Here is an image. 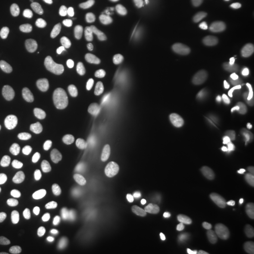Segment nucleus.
<instances>
[{
  "label": "nucleus",
  "mask_w": 254,
  "mask_h": 254,
  "mask_svg": "<svg viewBox=\"0 0 254 254\" xmlns=\"http://www.w3.org/2000/svg\"><path fill=\"white\" fill-rule=\"evenodd\" d=\"M106 198L109 211L115 218H129L136 211V193L131 183L124 176H115L109 182Z\"/></svg>",
  "instance_id": "f257e3e1"
},
{
  "label": "nucleus",
  "mask_w": 254,
  "mask_h": 254,
  "mask_svg": "<svg viewBox=\"0 0 254 254\" xmlns=\"http://www.w3.org/2000/svg\"><path fill=\"white\" fill-rule=\"evenodd\" d=\"M89 130L95 140L113 150L123 149L128 142L127 131L110 126L101 112H95L91 115Z\"/></svg>",
  "instance_id": "f03ea898"
},
{
  "label": "nucleus",
  "mask_w": 254,
  "mask_h": 254,
  "mask_svg": "<svg viewBox=\"0 0 254 254\" xmlns=\"http://www.w3.org/2000/svg\"><path fill=\"white\" fill-rule=\"evenodd\" d=\"M4 188L11 200H25L29 193V183L23 173L18 171H9L5 176Z\"/></svg>",
  "instance_id": "7ed1b4c3"
},
{
  "label": "nucleus",
  "mask_w": 254,
  "mask_h": 254,
  "mask_svg": "<svg viewBox=\"0 0 254 254\" xmlns=\"http://www.w3.org/2000/svg\"><path fill=\"white\" fill-rule=\"evenodd\" d=\"M35 243V236L30 231L18 230L9 238V252L11 254H31Z\"/></svg>",
  "instance_id": "20e7f679"
},
{
  "label": "nucleus",
  "mask_w": 254,
  "mask_h": 254,
  "mask_svg": "<svg viewBox=\"0 0 254 254\" xmlns=\"http://www.w3.org/2000/svg\"><path fill=\"white\" fill-rule=\"evenodd\" d=\"M50 91L55 102L62 106L70 104L75 94L73 82L64 77L53 79L50 84Z\"/></svg>",
  "instance_id": "39448f33"
},
{
  "label": "nucleus",
  "mask_w": 254,
  "mask_h": 254,
  "mask_svg": "<svg viewBox=\"0 0 254 254\" xmlns=\"http://www.w3.org/2000/svg\"><path fill=\"white\" fill-rule=\"evenodd\" d=\"M73 170L76 177L86 184H91L95 181L98 175V167L96 160L91 156L76 159L73 162Z\"/></svg>",
  "instance_id": "423d86ee"
},
{
  "label": "nucleus",
  "mask_w": 254,
  "mask_h": 254,
  "mask_svg": "<svg viewBox=\"0 0 254 254\" xmlns=\"http://www.w3.org/2000/svg\"><path fill=\"white\" fill-rule=\"evenodd\" d=\"M45 191L49 200L56 204H64L68 200L67 191L55 175H48L45 180Z\"/></svg>",
  "instance_id": "0eeeda50"
},
{
  "label": "nucleus",
  "mask_w": 254,
  "mask_h": 254,
  "mask_svg": "<svg viewBox=\"0 0 254 254\" xmlns=\"http://www.w3.org/2000/svg\"><path fill=\"white\" fill-rule=\"evenodd\" d=\"M200 211L194 206H185L180 209L176 216V223L179 227L188 232H193L200 224Z\"/></svg>",
  "instance_id": "6e6552de"
},
{
  "label": "nucleus",
  "mask_w": 254,
  "mask_h": 254,
  "mask_svg": "<svg viewBox=\"0 0 254 254\" xmlns=\"http://www.w3.org/2000/svg\"><path fill=\"white\" fill-rule=\"evenodd\" d=\"M180 55H181L182 59L186 64V66L190 67V69L194 71L197 78L200 81H210V80L213 79L214 75H213L212 71L209 69L208 66H206L203 63H201L199 60H197L189 51H183L180 53Z\"/></svg>",
  "instance_id": "1a4fd4ad"
},
{
  "label": "nucleus",
  "mask_w": 254,
  "mask_h": 254,
  "mask_svg": "<svg viewBox=\"0 0 254 254\" xmlns=\"http://www.w3.org/2000/svg\"><path fill=\"white\" fill-rule=\"evenodd\" d=\"M170 115L173 123L179 127L198 128L201 124L200 119L193 114L190 110L181 107H174L171 110Z\"/></svg>",
  "instance_id": "9d476101"
},
{
  "label": "nucleus",
  "mask_w": 254,
  "mask_h": 254,
  "mask_svg": "<svg viewBox=\"0 0 254 254\" xmlns=\"http://www.w3.org/2000/svg\"><path fill=\"white\" fill-rule=\"evenodd\" d=\"M0 135L9 145L21 146L25 142L22 131L8 121L0 122Z\"/></svg>",
  "instance_id": "9b49d317"
},
{
  "label": "nucleus",
  "mask_w": 254,
  "mask_h": 254,
  "mask_svg": "<svg viewBox=\"0 0 254 254\" xmlns=\"http://www.w3.org/2000/svg\"><path fill=\"white\" fill-rule=\"evenodd\" d=\"M62 13L67 22L78 29H84L87 27V19L85 18L81 9L75 5L66 4L62 9Z\"/></svg>",
  "instance_id": "f8f14e48"
},
{
  "label": "nucleus",
  "mask_w": 254,
  "mask_h": 254,
  "mask_svg": "<svg viewBox=\"0 0 254 254\" xmlns=\"http://www.w3.org/2000/svg\"><path fill=\"white\" fill-rule=\"evenodd\" d=\"M123 59V49L121 46H117L111 49L106 57L101 67V73L104 76H109L118 69Z\"/></svg>",
  "instance_id": "ddd939ff"
},
{
  "label": "nucleus",
  "mask_w": 254,
  "mask_h": 254,
  "mask_svg": "<svg viewBox=\"0 0 254 254\" xmlns=\"http://www.w3.org/2000/svg\"><path fill=\"white\" fill-rule=\"evenodd\" d=\"M68 228L73 236L78 238H88L91 236L92 229L91 224L84 218L76 216H71L67 220Z\"/></svg>",
  "instance_id": "4468645a"
},
{
  "label": "nucleus",
  "mask_w": 254,
  "mask_h": 254,
  "mask_svg": "<svg viewBox=\"0 0 254 254\" xmlns=\"http://www.w3.org/2000/svg\"><path fill=\"white\" fill-rule=\"evenodd\" d=\"M208 174L205 166L202 163L194 165L190 174L189 187L191 190L198 191L201 190L207 183Z\"/></svg>",
  "instance_id": "2eb2a0df"
},
{
  "label": "nucleus",
  "mask_w": 254,
  "mask_h": 254,
  "mask_svg": "<svg viewBox=\"0 0 254 254\" xmlns=\"http://www.w3.org/2000/svg\"><path fill=\"white\" fill-rule=\"evenodd\" d=\"M166 62V55L160 50L153 51L149 56V72L155 79L163 75Z\"/></svg>",
  "instance_id": "dca6fc26"
},
{
  "label": "nucleus",
  "mask_w": 254,
  "mask_h": 254,
  "mask_svg": "<svg viewBox=\"0 0 254 254\" xmlns=\"http://www.w3.org/2000/svg\"><path fill=\"white\" fill-rule=\"evenodd\" d=\"M20 21L23 29L27 33H34L40 27L39 14L37 13L36 10L31 7H27L22 10Z\"/></svg>",
  "instance_id": "f3484780"
},
{
  "label": "nucleus",
  "mask_w": 254,
  "mask_h": 254,
  "mask_svg": "<svg viewBox=\"0 0 254 254\" xmlns=\"http://www.w3.org/2000/svg\"><path fill=\"white\" fill-rule=\"evenodd\" d=\"M200 44L208 49H217L225 44V38L218 31L202 29L199 33Z\"/></svg>",
  "instance_id": "a211bd4d"
},
{
  "label": "nucleus",
  "mask_w": 254,
  "mask_h": 254,
  "mask_svg": "<svg viewBox=\"0 0 254 254\" xmlns=\"http://www.w3.org/2000/svg\"><path fill=\"white\" fill-rule=\"evenodd\" d=\"M170 73L173 81L182 83L186 80V64L181 55L174 53L170 58Z\"/></svg>",
  "instance_id": "6ab92c4d"
},
{
  "label": "nucleus",
  "mask_w": 254,
  "mask_h": 254,
  "mask_svg": "<svg viewBox=\"0 0 254 254\" xmlns=\"http://www.w3.org/2000/svg\"><path fill=\"white\" fill-rule=\"evenodd\" d=\"M39 58L42 63L47 65H60L65 60V55L63 49L59 47L46 48L39 53Z\"/></svg>",
  "instance_id": "aec40b11"
},
{
  "label": "nucleus",
  "mask_w": 254,
  "mask_h": 254,
  "mask_svg": "<svg viewBox=\"0 0 254 254\" xmlns=\"http://www.w3.org/2000/svg\"><path fill=\"white\" fill-rule=\"evenodd\" d=\"M190 7L189 0H176L170 5H166L159 9V14L167 18H173L181 15Z\"/></svg>",
  "instance_id": "412c9836"
},
{
  "label": "nucleus",
  "mask_w": 254,
  "mask_h": 254,
  "mask_svg": "<svg viewBox=\"0 0 254 254\" xmlns=\"http://www.w3.org/2000/svg\"><path fill=\"white\" fill-rule=\"evenodd\" d=\"M121 84L124 91L130 96H138L142 91V85L139 79L132 73H127L122 76Z\"/></svg>",
  "instance_id": "4be33fe9"
},
{
  "label": "nucleus",
  "mask_w": 254,
  "mask_h": 254,
  "mask_svg": "<svg viewBox=\"0 0 254 254\" xmlns=\"http://www.w3.org/2000/svg\"><path fill=\"white\" fill-rule=\"evenodd\" d=\"M136 180L139 189L146 194H153L155 190V180L148 170H140L136 174Z\"/></svg>",
  "instance_id": "5701e85b"
},
{
  "label": "nucleus",
  "mask_w": 254,
  "mask_h": 254,
  "mask_svg": "<svg viewBox=\"0 0 254 254\" xmlns=\"http://www.w3.org/2000/svg\"><path fill=\"white\" fill-rule=\"evenodd\" d=\"M154 145L161 151H167L172 145V139L167 128L163 125H157L154 130Z\"/></svg>",
  "instance_id": "b1692460"
},
{
  "label": "nucleus",
  "mask_w": 254,
  "mask_h": 254,
  "mask_svg": "<svg viewBox=\"0 0 254 254\" xmlns=\"http://www.w3.org/2000/svg\"><path fill=\"white\" fill-rule=\"evenodd\" d=\"M19 59L15 54L5 55L0 64V72L5 78H10L14 75L18 67Z\"/></svg>",
  "instance_id": "393cba45"
},
{
  "label": "nucleus",
  "mask_w": 254,
  "mask_h": 254,
  "mask_svg": "<svg viewBox=\"0 0 254 254\" xmlns=\"http://www.w3.org/2000/svg\"><path fill=\"white\" fill-rule=\"evenodd\" d=\"M231 17L236 27L242 30H252L254 28V19L244 9H235L232 12Z\"/></svg>",
  "instance_id": "a878e982"
},
{
  "label": "nucleus",
  "mask_w": 254,
  "mask_h": 254,
  "mask_svg": "<svg viewBox=\"0 0 254 254\" xmlns=\"http://www.w3.org/2000/svg\"><path fill=\"white\" fill-rule=\"evenodd\" d=\"M248 119V115L242 109H231L226 115V124L231 129H236L242 127Z\"/></svg>",
  "instance_id": "bb28decb"
},
{
  "label": "nucleus",
  "mask_w": 254,
  "mask_h": 254,
  "mask_svg": "<svg viewBox=\"0 0 254 254\" xmlns=\"http://www.w3.org/2000/svg\"><path fill=\"white\" fill-rule=\"evenodd\" d=\"M191 33L190 29L185 26H175L172 30V40L176 46H185L190 42Z\"/></svg>",
  "instance_id": "cd10ccee"
},
{
  "label": "nucleus",
  "mask_w": 254,
  "mask_h": 254,
  "mask_svg": "<svg viewBox=\"0 0 254 254\" xmlns=\"http://www.w3.org/2000/svg\"><path fill=\"white\" fill-rule=\"evenodd\" d=\"M71 48L74 54L78 56H88L91 54L93 46L91 42L84 37H76L71 45Z\"/></svg>",
  "instance_id": "c85d7f7f"
},
{
  "label": "nucleus",
  "mask_w": 254,
  "mask_h": 254,
  "mask_svg": "<svg viewBox=\"0 0 254 254\" xmlns=\"http://www.w3.org/2000/svg\"><path fill=\"white\" fill-rule=\"evenodd\" d=\"M118 27L123 32H131L135 28V16L128 10L123 11L119 18Z\"/></svg>",
  "instance_id": "c756f323"
},
{
  "label": "nucleus",
  "mask_w": 254,
  "mask_h": 254,
  "mask_svg": "<svg viewBox=\"0 0 254 254\" xmlns=\"http://www.w3.org/2000/svg\"><path fill=\"white\" fill-rule=\"evenodd\" d=\"M211 151V143L205 138H199L191 143L190 152L191 154L199 156H204Z\"/></svg>",
  "instance_id": "7c9ffc66"
},
{
  "label": "nucleus",
  "mask_w": 254,
  "mask_h": 254,
  "mask_svg": "<svg viewBox=\"0 0 254 254\" xmlns=\"http://www.w3.org/2000/svg\"><path fill=\"white\" fill-rule=\"evenodd\" d=\"M46 31L51 35L62 37L66 32V27L61 19L51 18L46 24Z\"/></svg>",
  "instance_id": "2f4dec72"
},
{
  "label": "nucleus",
  "mask_w": 254,
  "mask_h": 254,
  "mask_svg": "<svg viewBox=\"0 0 254 254\" xmlns=\"http://www.w3.org/2000/svg\"><path fill=\"white\" fill-rule=\"evenodd\" d=\"M189 161L186 157H179L173 166V176L175 181H180L188 169Z\"/></svg>",
  "instance_id": "473e14b6"
},
{
  "label": "nucleus",
  "mask_w": 254,
  "mask_h": 254,
  "mask_svg": "<svg viewBox=\"0 0 254 254\" xmlns=\"http://www.w3.org/2000/svg\"><path fill=\"white\" fill-rule=\"evenodd\" d=\"M127 49L134 54H141L145 49V43L141 39H130L126 43Z\"/></svg>",
  "instance_id": "72a5a7b5"
},
{
  "label": "nucleus",
  "mask_w": 254,
  "mask_h": 254,
  "mask_svg": "<svg viewBox=\"0 0 254 254\" xmlns=\"http://www.w3.org/2000/svg\"><path fill=\"white\" fill-rule=\"evenodd\" d=\"M135 28L137 32L144 34L148 29H149V25H148V18L144 14H138L136 17H135Z\"/></svg>",
  "instance_id": "f704fd0d"
},
{
  "label": "nucleus",
  "mask_w": 254,
  "mask_h": 254,
  "mask_svg": "<svg viewBox=\"0 0 254 254\" xmlns=\"http://www.w3.org/2000/svg\"><path fill=\"white\" fill-rule=\"evenodd\" d=\"M133 128L137 136H145L148 132V124L143 119H136L133 124Z\"/></svg>",
  "instance_id": "c9c22d12"
},
{
  "label": "nucleus",
  "mask_w": 254,
  "mask_h": 254,
  "mask_svg": "<svg viewBox=\"0 0 254 254\" xmlns=\"http://www.w3.org/2000/svg\"><path fill=\"white\" fill-rule=\"evenodd\" d=\"M128 101H130V95L126 91H124V92L119 93L118 95L114 98L113 106L116 109H121Z\"/></svg>",
  "instance_id": "e433bc0d"
},
{
  "label": "nucleus",
  "mask_w": 254,
  "mask_h": 254,
  "mask_svg": "<svg viewBox=\"0 0 254 254\" xmlns=\"http://www.w3.org/2000/svg\"><path fill=\"white\" fill-rule=\"evenodd\" d=\"M61 254H85L81 247L77 244H74L67 248H64L62 250Z\"/></svg>",
  "instance_id": "4c0bfd02"
},
{
  "label": "nucleus",
  "mask_w": 254,
  "mask_h": 254,
  "mask_svg": "<svg viewBox=\"0 0 254 254\" xmlns=\"http://www.w3.org/2000/svg\"><path fill=\"white\" fill-rule=\"evenodd\" d=\"M174 95H175L177 100L180 101V102H184V101L187 99L188 93H187L186 89L183 86H179V87H176L174 89Z\"/></svg>",
  "instance_id": "58836bf2"
},
{
  "label": "nucleus",
  "mask_w": 254,
  "mask_h": 254,
  "mask_svg": "<svg viewBox=\"0 0 254 254\" xmlns=\"http://www.w3.org/2000/svg\"><path fill=\"white\" fill-rule=\"evenodd\" d=\"M86 1H88L91 6L98 8V9H102L106 6L105 0H86Z\"/></svg>",
  "instance_id": "ea45409f"
},
{
  "label": "nucleus",
  "mask_w": 254,
  "mask_h": 254,
  "mask_svg": "<svg viewBox=\"0 0 254 254\" xmlns=\"http://www.w3.org/2000/svg\"><path fill=\"white\" fill-rule=\"evenodd\" d=\"M220 1L223 2V3H226V4H232V3H235L238 0H220Z\"/></svg>",
  "instance_id": "a19ab883"
},
{
  "label": "nucleus",
  "mask_w": 254,
  "mask_h": 254,
  "mask_svg": "<svg viewBox=\"0 0 254 254\" xmlns=\"http://www.w3.org/2000/svg\"><path fill=\"white\" fill-rule=\"evenodd\" d=\"M61 2H63L64 5H66V0H61Z\"/></svg>",
  "instance_id": "79ce46f5"
},
{
  "label": "nucleus",
  "mask_w": 254,
  "mask_h": 254,
  "mask_svg": "<svg viewBox=\"0 0 254 254\" xmlns=\"http://www.w3.org/2000/svg\"><path fill=\"white\" fill-rule=\"evenodd\" d=\"M0 254H2V252H1V251H0Z\"/></svg>",
  "instance_id": "37998d69"
}]
</instances>
